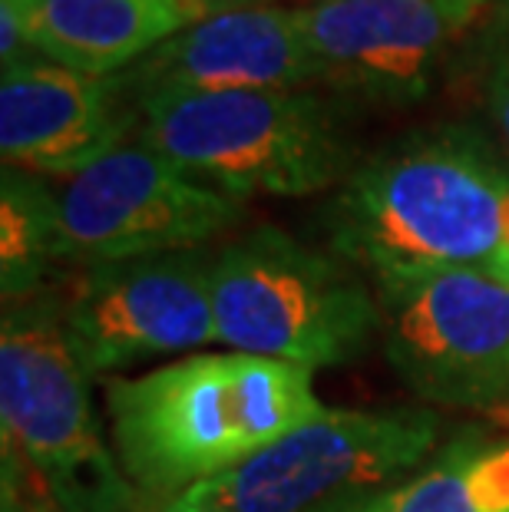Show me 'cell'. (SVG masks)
Instances as JSON below:
<instances>
[{"instance_id":"e0dca14e","label":"cell","mask_w":509,"mask_h":512,"mask_svg":"<svg viewBox=\"0 0 509 512\" xmlns=\"http://www.w3.org/2000/svg\"><path fill=\"white\" fill-rule=\"evenodd\" d=\"M179 4L189 10V17H192V20H199V17H209V14H219V10H229V7L281 4V0H179Z\"/></svg>"},{"instance_id":"5b68a950","label":"cell","mask_w":509,"mask_h":512,"mask_svg":"<svg viewBox=\"0 0 509 512\" xmlns=\"http://www.w3.org/2000/svg\"><path fill=\"white\" fill-rule=\"evenodd\" d=\"M86 384L57 304L10 301L0 331L4 446L34 470L53 512H146L103 440Z\"/></svg>"},{"instance_id":"5bb4252c","label":"cell","mask_w":509,"mask_h":512,"mask_svg":"<svg viewBox=\"0 0 509 512\" xmlns=\"http://www.w3.org/2000/svg\"><path fill=\"white\" fill-rule=\"evenodd\" d=\"M324 512H509V440H457L427 470Z\"/></svg>"},{"instance_id":"8992f818","label":"cell","mask_w":509,"mask_h":512,"mask_svg":"<svg viewBox=\"0 0 509 512\" xmlns=\"http://www.w3.org/2000/svg\"><path fill=\"white\" fill-rule=\"evenodd\" d=\"M440 437L433 410H328L179 496L215 512H324L407 479Z\"/></svg>"},{"instance_id":"d6986e66","label":"cell","mask_w":509,"mask_h":512,"mask_svg":"<svg viewBox=\"0 0 509 512\" xmlns=\"http://www.w3.org/2000/svg\"><path fill=\"white\" fill-rule=\"evenodd\" d=\"M159 512H215V509H192V506H179V503H169L166 509H159Z\"/></svg>"},{"instance_id":"7c38bea8","label":"cell","mask_w":509,"mask_h":512,"mask_svg":"<svg viewBox=\"0 0 509 512\" xmlns=\"http://www.w3.org/2000/svg\"><path fill=\"white\" fill-rule=\"evenodd\" d=\"M139 123L116 76H90L53 60H27L0 76L4 169L80 176L126 143Z\"/></svg>"},{"instance_id":"ffe728a7","label":"cell","mask_w":509,"mask_h":512,"mask_svg":"<svg viewBox=\"0 0 509 512\" xmlns=\"http://www.w3.org/2000/svg\"><path fill=\"white\" fill-rule=\"evenodd\" d=\"M496 7H500V17H503V24L509 27V0H500V4H496Z\"/></svg>"},{"instance_id":"4fadbf2b","label":"cell","mask_w":509,"mask_h":512,"mask_svg":"<svg viewBox=\"0 0 509 512\" xmlns=\"http://www.w3.org/2000/svg\"><path fill=\"white\" fill-rule=\"evenodd\" d=\"M30 50L90 76H119L192 24L179 0H0Z\"/></svg>"},{"instance_id":"7402d4cb","label":"cell","mask_w":509,"mask_h":512,"mask_svg":"<svg viewBox=\"0 0 509 512\" xmlns=\"http://www.w3.org/2000/svg\"><path fill=\"white\" fill-rule=\"evenodd\" d=\"M308 4H318V0H308Z\"/></svg>"},{"instance_id":"9a60e30c","label":"cell","mask_w":509,"mask_h":512,"mask_svg":"<svg viewBox=\"0 0 509 512\" xmlns=\"http://www.w3.org/2000/svg\"><path fill=\"white\" fill-rule=\"evenodd\" d=\"M67 258L57 199L27 172L4 169L0 182V288L4 301H27L40 291L50 261Z\"/></svg>"},{"instance_id":"6da1fadb","label":"cell","mask_w":509,"mask_h":512,"mask_svg":"<svg viewBox=\"0 0 509 512\" xmlns=\"http://www.w3.org/2000/svg\"><path fill=\"white\" fill-rule=\"evenodd\" d=\"M328 232L377 298L443 271H496L509 261V169L470 129H420L357 162Z\"/></svg>"},{"instance_id":"ba28073f","label":"cell","mask_w":509,"mask_h":512,"mask_svg":"<svg viewBox=\"0 0 509 512\" xmlns=\"http://www.w3.org/2000/svg\"><path fill=\"white\" fill-rule=\"evenodd\" d=\"M384 354L420 400L493 407L509 397V285L457 268L381 294Z\"/></svg>"},{"instance_id":"2e32d148","label":"cell","mask_w":509,"mask_h":512,"mask_svg":"<svg viewBox=\"0 0 509 512\" xmlns=\"http://www.w3.org/2000/svg\"><path fill=\"white\" fill-rule=\"evenodd\" d=\"M486 113H490L496 136L509 149V40L493 57V67L486 73Z\"/></svg>"},{"instance_id":"3957f363","label":"cell","mask_w":509,"mask_h":512,"mask_svg":"<svg viewBox=\"0 0 509 512\" xmlns=\"http://www.w3.org/2000/svg\"><path fill=\"white\" fill-rule=\"evenodd\" d=\"M139 143L235 199H298L357 166L338 113L308 90L166 96L139 110Z\"/></svg>"},{"instance_id":"9c48e42d","label":"cell","mask_w":509,"mask_h":512,"mask_svg":"<svg viewBox=\"0 0 509 512\" xmlns=\"http://www.w3.org/2000/svg\"><path fill=\"white\" fill-rule=\"evenodd\" d=\"M212 258L192 248L86 268L60 308L63 337L83 374L93 380L219 341Z\"/></svg>"},{"instance_id":"277c9868","label":"cell","mask_w":509,"mask_h":512,"mask_svg":"<svg viewBox=\"0 0 509 512\" xmlns=\"http://www.w3.org/2000/svg\"><path fill=\"white\" fill-rule=\"evenodd\" d=\"M219 344L308 370L361 357L381 331V301L351 261L255 228L212 258Z\"/></svg>"},{"instance_id":"7a4b0ae2","label":"cell","mask_w":509,"mask_h":512,"mask_svg":"<svg viewBox=\"0 0 509 512\" xmlns=\"http://www.w3.org/2000/svg\"><path fill=\"white\" fill-rule=\"evenodd\" d=\"M311 374L232 351L196 354L143 377H113L106 384L113 453L143 506L166 509L318 417L324 403Z\"/></svg>"},{"instance_id":"44dd1931","label":"cell","mask_w":509,"mask_h":512,"mask_svg":"<svg viewBox=\"0 0 509 512\" xmlns=\"http://www.w3.org/2000/svg\"><path fill=\"white\" fill-rule=\"evenodd\" d=\"M493 275H496V278H503V281H506V285H509V261H506V265H503V268H496V271H493Z\"/></svg>"},{"instance_id":"52a82bcc","label":"cell","mask_w":509,"mask_h":512,"mask_svg":"<svg viewBox=\"0 0 509 512\" xmlns=\"http://www.w3.org/2000/svg\"><path fill=\"white\" fill-rule=\"evenodd\" d=\"M242 215V199L199 182L146 143H123L57 195L63 252L86 265L192 252Z\"/></svg>"},{"instance_id":"ac0fdd59","label":"cell","mask_w":509,"mask_h":512,"mask_svg":"<svg viewBox=\"0 0 509 512\" xmlns=\"http://www.w3.org/2000/svg\"><path fill=\"white\" fill-rule=\"evenodd\" d=\"M460 4H467V7L476 10V14H483L486 7H490V4H500V0H460Z\"/></svg>"},{"instance_id":"30bf717a","label":"cell","mask_w":509,"mask_h":512,"mask_svg":"<svg viewBox=\"0 0 509 512\" xmlns=\"http://www.w3.org/2000/svg\"><path fill=\"white\" fill-rule=\"evenodd\" d=\"M136 110L166 96L301 90L321 80L301 7L252 4L192 20L116 76Z\"/></svg>"},{"instance_id":"8fae6325","label":"cell","mask_w":509,"mask_h":512,"mask_svg":"<svg viewBox=\"0 0 509 512\" xmlns=\"http://www.w3.org/2000/svg\"><path fill=\"white\" fill-rule=\"evenodd\" d=\"M480 17L460 0H318L301 7L321 80L374 103H414Z\"/></svg>"}]
</instances>
